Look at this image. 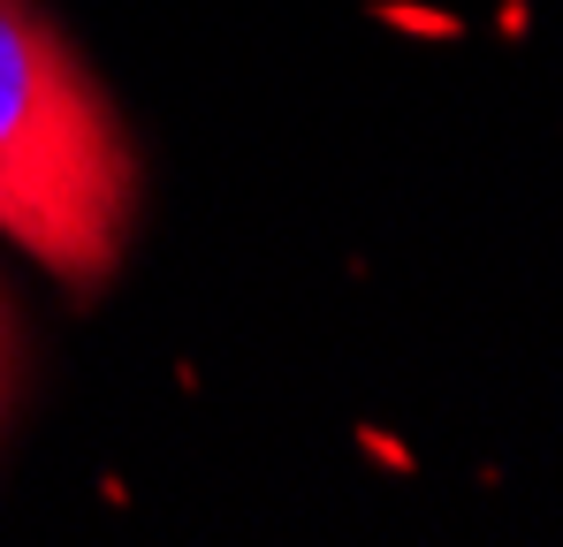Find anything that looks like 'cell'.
<instances>
[{"instance_id": "2", "label": "cell", "mask_w": 563, "mask_h": 547, "mask_svg": "<svg viewBox=\"0 0 563 547\" xmlns=\"http://www.w3.org/2000/svg\"><path fill=\"white\" fill-rule=\"evenodd\" d=\"M8 380H15V335H8V304H0V411H8Z\"/></svg>"}, {"instance_id": "1", "label": "cell", "mask_w": 563, "mask_h": 547, "mask_svg": "<svg viewBox=\"0 0 563 547\" xmlns=\"http://www.w3.org/2000/svg\"><path fill=\"white\" fill-rule=\"evenodd\" d=\"M130 198L137 168L114 107L23 0H0V236L69 289H99L122 259Z\"/></svg>"}]
</instances>
